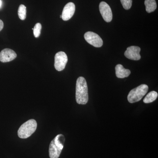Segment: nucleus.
I'll return each mask as SVG.
<instances>
[{"label": "nucleus", "mask_w": 158, "mask_h": 158, "mask_svg": "<svg viewBox=\"0 0 158 158\" xmlns=\"http://www.w3.org/2000/svg\"><path fill=\"white\" fill-rule=\"evenodd\" d=\"M76 99L79 104L85 105L88 101V87L85 78L79 77L77 81Z\"/></svg>", "instance_id": "f257e3e1"}, {"label": "nucleus", "mask_w": 158, "mask_h": 158, "mask_svg": "<svg viewBox=\"0 0 158 158\" xmlns=\"http://www.w3.org/2000/svg\"><path fill=\"white\" fill-rule=\"evenodd\" d=\"M65 138L62 134L55 137L50 143L49 153L50 158H59L64 147Z\"/></svg>", "instance_id": "f03ea898"}, {"label": "nucleus", "mask_w": 158, "mask_h": 158, "mask_svg": "<svg viewBox=\"0 0 158 158\" xmlns=\"http://www.w3.org/2000/svg\"><path fill=\"white\" fill-rule=\"evenodd\" d=\"M37 128V122L31 119L21 126L18 131V135L20 138H27L30 137L36 131Z\"/></svg>", "instance_id": "7ed1b4c3"}, {"label": "nucleus", "mask_w": 158, "mask_h": 158, "mask_svg": "<svg viewBox=\"0 0 158 158\" xmlns=\"http://www.w3.org/2000/svg\"><path fill=\"white\" fill-rule=\"evenodd\" d=\"M148 90V85L143 84L131 90L127 96V100L131 103L141 100L147 93Z\"/></svg>", "instance_id": "20e7f679"}, {"label": "nucleus", "mask_w": 158, "mask_h": 158, "mask_svg": "<svg viewBox=\"0 0 158 158\" xmlns=\"http://www.w3.org/2000/svg\"><path fill=\"white\" fill-rule=\"evenodd\" d=\"M68 62V57L64 52H59L55 56V69L58 71H61L65 68Z\"/></svg>", "instance_id": "39448f33"}, {"label": "nucleus", "mask_w": 158, "mask_h": 158, "mask_svg": "<svg viewBox=\"0 0 158 158\" xmlns=\"http://www.w3.org/2000/svg\"><path fill=\"white\" fill-rule=\"evenodd\" d=\"M84 37L87 42L95 47H101L103 45L102 40L96 33L89 31L85 33Z\"/></svg>", "instance_id": "423d86ee"}, {"label": "nucleus", "mask_w": 158, "mask_h": 158, "mask_svg": "<svg viewBox=\"0 0 158 158\" xmlns=\"http://www.w3.org/2000/svg\"><path fill=\"white\" fill-rule=\"evenodd\" d=\"M99 10L103 19L106 22L109 23L113 19V13L109 5L104 2L100 3Z\"/></svg>", "instance_id": "0eeeda50"}, {"label": "nucleus", "mask_w": 158, "mask_h": 158, "mask_svg": "<svg viewBox=\"0 0 158 158\" xmlns=\"http://www.w3.org/2000/svg\"><path fill=\"white\" fill-rule=\"evenodd\" d=\"M141 48L135 46H132L127 49L124 53V55L127 59L133 60H139L141 59L140 52Z\"/></svg>", "instance_id": "6e6552de"}, {"label": "nucleus", "mask_w": 158, "mask_h": 158, "mask_svg": "<svg viewBox=\"0 0 158 158\" xmlns=\"http://www.w3.org/2000/svg\"><path fill=\"white\" fill-rule=\"evenodd\" d=\"M17 57L16 53L9 48H5L0 52V61L2 62H10Z\"/></svg>", "instance_id": "1a4fd4ad"}, {"label": "nucleus", "mask_w": 158, "mask_h": 158, "mask_svg": "<svg viewBox=\"0 0 158 158\" xmlns=\"http://www.w3.org/2000/svg\"><path fill=\"white\" fill-rule=\"evenodd\" d=\"M75 11V6L73 2L67 3L64 7L62 14V19L64 21L70 19Z\"/></svg>", "instance_id": "9d476101"}, {"label": "nucleus", "mask_w": 158, "mask_h": 158, "mask_svg": "<svg viewBox=\"0 0 158 158\" xmlns=\"http://www.w3.org/2000/svg\"><path fill=\"white\" fill-rule=\"evenodd\" d=\"M116 74L118 78H124L130 75L131 71L129 69H126L121 64H118L115 67Z\"/></svg>", "instance_id": "9b49d317"}, {"label": "nucleus", "mask_w": 158, "mask_h": 158, "mask_svg": "<svg viewBox=\"0 0 158 158\" xmlns=\"http://www.w3.org/2000/svg\"><path fill=\"white\" fill-rule=\"evenodd\" d=\"M144 5L148 13L152 12L156 9L157 5L155 0H145Z\"/></svg>", "instance_id": "f8f14e48"}, {"label": "nucleus", "mask_w": 158, "mask_h": 158, "mask_svg": "<svg viewBox=\"0 0 158 158\" xmlns=\"http://www.w3.org/2000/svg\"><path fill=\"white\" fill-rule=\"evenodd\" d=\"M158 94L157 92L155 91H152L146 95L143 100V102L145 103H149L155 101L157 98Z\"/></svg>", "instance_id": "ddd939ff"}, {"label": "nucleus", "mask_w": 158, "mask_h": 158, "mask_svg": "<svg viewBox=\"0 0 158 158\" xmlns=\"http://www.w3.org/2000/svg\"><path fill=\"white\" fill-rule=\"evenodd\" d=\"M27 8L24 5H21L19 6L18 9L19 17L20 19L24 20L26 19V15H27Z\"/></svg>", "instance_id": "4468645a"}, {"label": "nucleus", "mask_w": 158, "mask_h": 158, "mask_svg": "<svg viewBox=\"0 0 158 158\" xmlns=\"http://www.w3.org/2000/svg\"><path fill=\"white\" fill-rule=\"evenodd\" d=\"M41 28H42V26L40 23H37L36 24L34 28H32L34 37L36 38H38L39 37L40 34Z\"/></svg>", "instance_id": "2eb2a0df"}, {"label": "nucleus", "mask_w": 158, "mask_h": 158, "mask_svg": "<svg viewBox=\"0 0 158 158\" xmlns=\"http://www.w3.org/2000/svg\"><path fill=\"white\" fill-rule=\"evenodd\" d=\"M122 5L126 10L131 9L132 4V0H120Z\"/></svg>", "instance_id": "dca6fc26"}, {"label": "nucleus", "mask_w": 158, "mask_h": 158, "mask_svg": "<svg viewBox=\"0 0 158 158\" xmlns=\"http://www.w3.org/2000/svg\"><path fill=\"white\" fill-rule=\"evenodd\" d=\"M3 27H4V23L2 20L0 19V31L2 30Z\"/></svg>", "instance_id": "f3484780"}, {"label": "nucleus", "mask_w": 158, "mask_h": 158, "mask_svg": "<svg viewBox=\"0 0 158 158\" xmlns=\"http://www.w3.org/2000/svg\"><path fill=\"white\" fill-rule=\"evenodd\" d=\"M2 2L1 0H0V8H1V6H2Z\"/></svg>", "instance_id": "a211bd4d"}, {"label": "nucleus", "mask_w": 158, "mask_h": 158, "mask_svg": "<svg viewBox=\"0 0 158 158\" xmlns=\"http://www.w3.org/2000/svg\"><path fill=\"white\" fill-rule=\"evenodd\" d=\"M60 18H62V15H60Z\"/></svg>", "instance_id": "6ab92c4d"}]
</instances>
